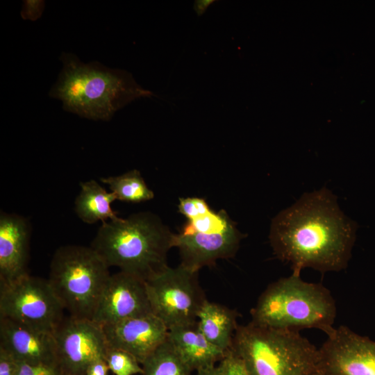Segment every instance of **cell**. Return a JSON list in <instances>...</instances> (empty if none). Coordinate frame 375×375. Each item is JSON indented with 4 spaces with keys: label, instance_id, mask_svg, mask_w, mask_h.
<instances>
[{
    "label": "cell",
    "instance_id": "1",
    "mask_svg": "<svg viewBox=\"0 0 375 375\" xmlns=\"http://www.w3.org/2000/svg\"><path fill=\"white\" fill-rule=\"evenodd\" d=\"M356 225L324 187L304 193L281 211L271 224L269 240L277 258L300 274L305 267L320 272L345 269L356 239Z\"/></svg>",
    "mask_w": 375,
    "mask_h": 375
},
{
    "label": "cell",
    "instance_id": "2",
    "mask_svg": "<svg viewBox=\"0 0 375 375\" xmlns=\"http://www.w3.org/2000/svg\"><path fill=\"white\" fill-rule=\"evenodd\" d=\"M60 60L62 68L49 94L61 101L65 110L81 117L108 121L135 99L154 95L125 70L84 63L70 53H62Z\"/></svg>",
    "mask_w": 375,
    "mask_h": 375
},
{
    "label": "cell",
    "instance_id": "3",
    "mask_svg": "<svg viewBox=\"0 0 375 375\" xmlns=\"http://www.w3.org/2000/svg\"><path fill=\"white\" fill-rule=\"evenodd\" d=\"M174 235L157 215L141 212L103 223L90 247L109 267L146 281L168 267Z\"/></svg>",
    "mask_w": 375,
    "mask_h": 375
},
{
    "label": "cell",
    "instance_id": "4",
    "mask_svg": "<svg viewBox=\"0 0 375 375\" xmlns=\"http://www.w3.org/2000/svg\"><path fill=\"white\" fill-rule=\"evenodd\" d=\"M251 322L267 328L299 331L317 328L326 335L335 328V301L321 283L292 274L268 285L251 310Z\"/></svg>",
    "mask_w": 375,
    "mask_h": 375
},
{
    "label": "cell",
    "instance_id": "5",
    "mask_svg": "<svg viewBox=\"0 0 375 375\" xmlns=\"http://www.w3.org/2000/svg\"><path fill=\"white\" fill-rule=\"evenodd\" d=\"M232 347L250 375H312L317 369L318 349L299 331L251 322L238 326Z\"/></svg>",
    "mask_w": 375,
    "mask_h": 375
},
{
    "label": "cell",
    "instance_id": "6",
    "mask_svg": "<svg viewBox=\"0 0 375 375\" xmlns=\"http://www.w3.org/2000/svg\"><path fill=\"white\" fill-rule=\"evenodd\" d=\"M110 276L109 267L90 246L72 244L55 251L47 280L70 317L92 320Z\"/></svg>",
    "mask_w": 375,
    "mask_h": 375
},
{
    "label": "cell",
    "instance_id": "7",
    "mask_svg": "<svg viewBox=\"0 0 375 375\" xmlns=\"http://www.w3.org/2000/svg\"><path fill=\"white\" fill-rule=\"evenodd\" d=\"M64 310L47 279L26 274L0 283V317L53 333Z\"/></svg>",
    "mask_w": 375,
    "mask_h": 375
},
{
    "label": "cell",
    "instance_id": "8",
    "mask_svg": "<svg viewBox=\"0 0 375 375\" xmlns=\"http://www.w3.org/2000/svg\"><path fill=\"white\" fill-rule=\"evenodd\" d=\"M197 274L181 265L176 268L168 266L146 281L152 312L168 330L197 320L198 312L207 300Z\"/></svg>",
    "mask_w": 375,
    "mask_h": 375
},
{
    "label": "cell",
    "instance_id": "9",
    "mask_svg": "<svg viewBox=\"0 0 375 375\" xmlns=\"http://www.w3.org/2000/svg\"><path fill=\"white\" fill-rule=\"evenodd\" d=\"M53 334L57 361L65 375H85L92 362L105 358L108 346L102 326L92 319L64 318Z\"/></svg>",
    "mask_w": 375,
    "mask_h": 375
},
{
    "label": "cell",
    "instance_id": "10",
    "mask_svg": "<svg viewBox=\"0 0 375 375\" xmlns=\"http://www.w3.org/2000/svg\"><path fill=\"white\" fill-rule=\"evenodd\" d=\"M322 375H375V341L341 326L318 349Z\"/></svg>",
    "mask_w": 375,
    "mask_h": 375
},
{
    "label": "cell",
    "instance_id": "11",
    "mask_svg": "<svg viewBox=\"0 0 375 375\" xmlns=\"http://www.w3.org/2000/svg\"><path fill=\"white\" fill-rule=\"evenodd\" d=\"M151 313L146 281L134 274L119 270L110 274L92 320L103 326Z\"/></svg>",
    "mask_w": 375,
    "mask_h": 375
},
{
    "label": "cell",
    "instance_id": "12",
    "mask_svg": "<svg viewBox=\"0 0 375 375\" xmlns=\"http://www.w3.org/2000/svg\"><path fill=\"white\" fill-rule=\"evenodd\" d=\"M108 346L133 355L142 365L168 336L165 324L153 313L102 326Z\"/></svg>",
    "mask_w": 375,
    "mask_h": 375
},
{
    "label": "cell",
    "instance_id": "13",
    "mask_svg": "<svg viewBox=\"0 0 375 375\" xmlns=\"http://www.w3.org/2000/svg\"><path fill=\"white\" fill-rule=\"evenodd\" d=\"M242 238V235L233 223L217 233L174 234L173 246L179 250L181 265L198 272L203 267L214 265L218 259L233 257Z\"/></svg>",
    "mask_w": 375,
    "mask_h": 375
},
{
    "label": "cell",
    "instance_id": "14",
    "mask_svg": "<svg viewBox=\"0 0 375 375\" xmlns=\"http://www.w3.org/2000/svg\"><path fill=\"white\" fill-rule=\"evenodd\" d=\"M0 347L9 351L19 362L58 363L53 333L36 329L3 317H0Z\"/></svg>",
    "mask_w": 375,
    "mask_h": 375
},
{
    "label": "cell",
    "instance_id": "15",
    "mask_svg": "<svg viewBox=\"0 0 375 375\" xmlns=\"http://www.w3.org/2000/svg\"><path fill=\"white\" fill-rule=\"evenodd\" d=\"M31 226L23 216L0 214V283L27 273Z\"/></svg>",
    "mask_w": 375,
    "mask_h": 375
},
{
    "label": "cell",
    "instance_id": "16",
    "mask_svg": "<svg viewBox=\"0 0 375 375\" xmlns=\"http://www.w3.org/2000/svg\"><path fill=\"white\" fill-rule=\"evenodd\" d=\"M168 338L192 372L217 365L226 353L208 340L197 320L169 329Z\"/></svg>",
    "mask_w": 375,
    "mask_h": 375
},
{
    "label": "cell",
    "instance_id": "17",
    "mask_svg": "<svg viewBox=\"0 0 375 375\" xmlns=\"http://www.w3.org/2000/svg\"><path fill=\"white\" fill-rule=\"evenodd\" d=\"M238 312L223 305L206 300L197 315V324L212 344L226 351L233 345L238 326Z\"/></svg>",
    "mask_w": 375,
    "mask_h": 375
},
{
    "label": "cell",
    "instance_id": "18",
    "mask_svg": "<svg viewBox=\"0 0 375 375\" xmlns=\"http://www.w3.org/2000/svg\"><path fill=\"white\" fill-rule=\"evenodd\" d=\"M115 195L108 192L94 180L81 183V190L74 201V210L79 219L87 224L101 221L105 223L119 219L111 203Z\"/></svg>",
    "mask_w": 375,
    "mask_h": 375
},
{
    "label": "cell",
    "instance_id": "19",
    "mask_svg": "<svg viewBox=\"0 0 375 375\" xmlns=\"http://www.w3.org/2000/svg\"><path fill=\"white\" fill-rule=\"evenodd\" d=\"M142 375H191L192 370L167 338L142 362Z\"/></svg>",
    "mask_w": 375,
    "mask_h": 375
},
{
    "label": "cell",
    "instance_id": "20",
    "mask_svg": "<svg viewBox=\"0 0 375 375\" xmlns=\"http://www.w3.org/2000/svg\"><path fill=\"white\" fill-rule=\"evenodd\" d=\"M100 181L108 186L117 200L140 203L151 200L154 197L153 192L148 188L137 169L119 176L101 178Z\"/></svg>",
    "mask_w": 375,
    "mask_h": 375
},
{
    "label": "cell",
    "instance_id": "21",
    "mask_svg": "<svg viewBox=\"0 0 375 375\" xmlns=\"http://www.w3.org/2000/svg\"><path fill=\"white\" fill-rule=\"evenodd\" d=\"M232 224V221L224 210L218 213L210 210L204 215L188 220L180 233L183 235H190L195 233H217L224 231Z\"/></svg>",
    "mask_w": 375,
    "mask_h": 375
},
{
    "label": "cell",
    "instance_id": "22",
    "mask_svg": "<svg viewBox=\"0 0 375 375\" xmlns=\"http://www.w3.org/2000/svg\"><path fill=\"white\" fill-rule=\"evenodd\" d=\"M105 360L115 375L142 374V365L131 353L119 349L108 347Z\"/></svg>",
    "mask_w": 375,
    "mask_h": 375
},
{
    "label": "cell",
    "instance_id": "23",
    "mask_svg": "<svg viewBox=\"0 0 375 375\" xmlns=\"http://www.w3.org/2000/svg\"><path fill=\"white\" fill-rule=\"evenodd\" d=\"M218 364L222 375H250L243 360L232 347Z\"/></svg>",
    "mask_w": 375,
    "mask_h": 375
},
{
    "label": "cell",
    "instance_id": "24",
    "mask_svg": "<svg viewBox=\"0 0 375 375\" xmlns=\"http://www.w3.org/2000/svg\"><path fill=\"white\" fill-rule=\"evenodd\" d=\"M211 210L204 199L200 198L180 199L178 211L188 220L204 215Z\"/></svg>",
    "mask_w": 375,
    "mask_h": 375
},
{
    "label": "cell",
    "instance_id": "25",
    "mask_svg": "<svg viewBox=\"0 0 375 375\" xmlns=\"http://www.w3.org/2000/svg\"><path fill=\"white\" fill-rule=\"evenodd\" d=\"M58 363L28 364L18 361L17 375H63Z\"/></svg>",
    "mask_w": 375,
    "mask_h": 375
},
{
    "label": "cell",
    "instance_id": "26",
    "mask_svg": "<svg viewBox=\"0 0 375 375\" xmlns=\"http://www.w3.org/2000/svg\"><path fill=\"white\" fill-rule=\"evenodd\" d=\"M44 9V1L26 0L23 3L21 16L24 20L36 21L42 16Z\"/></svg>",
    "mask_w": 375,
    "mask_h": 375
},
{
    "label": "cell",
    "instance_id": "27",
    "mask_svg": "<svg viewBox=\"0 0 375 375\" xmlns=\"http://www.w3.org/2000/svg\"><path fill=\"white\" fill-rule=\"evenodd\" d=\"M18 360L6 349L0 347V375H17Z\"/></svg>",
    "mask_w": 375,
    "mask_h": 375
},
{
    "label": "cell",
    "instance_id": "28",
    "mask_svg": "<svg viewBox=\"0 0 375 375\" xmlns=\"http://www.w3.org/2000/svg\"><path fill=\"white\" fill-rule=\"evenodd\" d=\"M109 367L104 358L92 362L87 368L85 375H108Z\"/></svg>",
    "mask_w": 375,
    "mask_h": 375
},
{
    "label": "cell",
    "instance_id": "29",
    "mask_svg": "<svg viewBox=\"0 0 375 375\" xmlns=\"http://www.w3.org/2000/svg\"><path fill=\"white\" fill-rule=\"evenodd\" d=\"M215 1L214 0H198L195 1L194 3V10L197 12V15L200 16L203 15L207 8Z\"/></svg>",
    "mask_w": 375,
    "mask_h": 375
},
{
    "label": "cell",
    "instance_id": "30",
    "mask_svg": "<svg viewBox=\"0 0 375 375\" xmlns=\"http://www.w3.org/2000/svg\"><path fill=\"white\" fill-rule=\"evenodd\" d=\"M194 375H222L219 364L196 371Z\"/></svg>",
    "mask_w": 375,
    "mask_h": 375
},
{
    "label": "cell",
    "instance_id": "31",
    "mask_svg": "<svg viewBox=\"0 0 375 375\" xmlns=\"http://www.w3.org/2000/svg\"><path fill=\"white\" fill-rule=\"evenodd\" d=\"M312 375H322V374H319L317 370Z\"/></svg>",
    "mask_w": 375,
    "mask_h": 375
},
{
    "label": "cell",
    "instance_id": "32",
    "mask_svg": "<svg viewBox=\"0 0 375 375\" xmlns=\"http://www.w3.org/2000/svg\"><path fill=\"white\" fill-rule=\"evenodd\" d=\"M63 375H65V374H63Z\"/></svg>",
    "mask_w": 375,
    "mask_h": 375
}]
</instances>
